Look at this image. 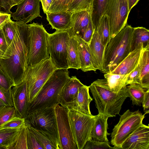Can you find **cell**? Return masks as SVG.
<instances>
[{
  "instance_id": "6da1fadb",
  "label": "cell",
  "mask_w": 149,
  "mask_h": 149,
  "mask_svg": "<svg viewBox=\"0 0 149 149\" xmlns=\"http://www.w3.org/2000/svg\"><path fill=\"white\" fill-rule=\"evenodd\" d=\"M16 22L14 39L0 58V65L11 80L13 87L24 81L29 52V25Z\"/></svg>"
},
{
  "instance_id": "7a4b0ae2",
  "label": "cell",
  "mask_w": 149,
  "mask_h": 149,
  "mask_svg": "<svg viewBox=\"0 0 149 149\" xmlns=\"http://www.w3.org/2000/svg\"><path fill=\"white\" fill-rule=\"evenodd\" d=\"M98 113L112 117L119 114L127 97L125 87L118 93L111 90L106 79H98L89 86Z\"/></svg>"
},
{
  "instance_id": "3957f363",
  "label": "cell",
  "mask_w": 149,
  "mask_h": 149,
  "mask_svg": "<svg viewBox=\"0 0 149 149\" xmlns=\"http://www.w3.org/2000/svg\"><path fill=\"white\" fill-rule=\"evenodd\" d=\"M70 78L68 69H56L29 103L28 114L37 110L59 104L61 90Z\"/></svg>"
},
{
  "instance_id": "277c9868",
  "label": "cell",
  "mask_w": 149,
  "mask_h": 149,
  "mask_svg": "<svg viewBox=\"0 0 149 149\" xmlns=\"http://www.w3.org/2000/svg\"><path fill=\"white\" fill-rule=\"evenodd\" d=\"M133 29L127 24L109 40L104 52V73L113 70L131 52Z\"/></svg>"
},
{
  "instance_id": "5b68a950",
  "label": "cell",
  "mask_w": 149,
  "mask_h": 149,
  "mask_svg": "<svg viewBox=\"0 0 149 149\" xmlns=\"http://www.w3.org/2000/svg\"><path fill=\"white\" fill-rule=\"evenodd\" d=\"M56 69L49 58L33 66H27L24 80L27 82L29 103L33 101Z\"/></svg>"
},
{
  "instance_id": "8992f818",
  "label": "cell",
  "mask_w": 149,
  "mask_h": 149,
  "mask_svg": "<svg viewBox=\"0 0 149 149\" xmlns=\"http://www.w3.org/2000/svg\"><path fill=\"white\" fill-rule=\"evenodd\" d=\"M29 52L27 66H33L49 58L47 40L49 33L43 25L29 24Z\"/></svg>"
},
{
  "instance_id": "52a82bcc",
  "label": "cell",
  "mask_w": 149,
  "mask_h": 149,
  "mask_svg": "<svg viewBox=\"0 0 149 149\" xmlns=\"http://www.w3.org/2000/svg\"><path fill=\"white\" fill-rule=\"evenodd\" d=\"M146 114L139 110L131 111L127 110L120 117L111 134V143L116 149H121L122 144L136 129L143 124Z\"/></svg>"
},
{
  "instance_id": "ba28073f",
  "label": "cell",
  "mask_w": 149,
  "mask_h": 149,
  "mask_svg": "<svg viewBox=\"0 0 149 149\" xmlns=\"http://www.w3.org/2000/svg\"><path fill=\"white\" fill-rule=\"evenodd\" d=\"M70 37L67 30L48 35L47 43L49 58L56 69H68L67 48Z\"/></svg>"
},
{
  "instance_id": "9c48e42d",
  "label": "cell",
  "mask_w": 149,
  "mask_h": 149,
  "mask_svg": "<svg viewBox=\"0 0 149 149\" xmlns=\"http://www.w3.org/2000/svg\"><path fill=\"white\" fill-rule=\"evenodd\" d=\"M68 115L73 135L78 149H83L87 141L92 139L91 132L95 116L77 111L68 110Z\"/></svg>"
},
{
  "instance_id": "30bf717a",
  "label": "cell",
  "mask_w": 149,
  "mask_h": 149,
  "mask_svg": "<svg viewBox=\"0 0 149 149\" xmlns=\"http://www.w3.org/2000/svg\"><path fill=\"white\" fill-rule=\"evenodd\" d=\"M130 12L128 0H109L104 14L108 17L110 39L127 24Z\"/></svg>"
},
{
  "instance_id": "8fae6325",
  "label": "cell",
  "mask_w": 149,
  "mask_h": 149,
  "mask_svg": "<svg viewBox=\"0 0 149 149\" xmlns=\"http://www.w3.org/2000/svg\"><path fill=\"white\" fill-rule=\"evenodd\" d=\"M55 106L29 113L25 118V123L33 127L48 132L56 137L58 140Z\"/></svg>"
},
{
  "instance_id": "7c38bea8",
  "label": "cell",
  "mask_w": 149,
  "mask_h": 149,
  "mask_svg": "<svg viewBox=\"0 0 149 149\" xmlns=\"http://www.w3.org/2000/svg\"><path fill=\"white\" fill-rule=\"evenodd\" d=\"M60 149H78L74 140L68 115V110L58 104L55 107Z\"/></svg>"
},
{
  "instance_id": "4fadbf2b",
  "label": "cell",
  "mask_w": 149,
  "mask_h": 149,
  "mask_svg": "<svg viewBox=\"0 0 149 149\" xmlns=\"http://www.w3.org/2000/svg\"><path fill=\"white\" fill-rule=\"evenodd\" d=\"M17 6L16 11L10 13L17 22L27 24L37 17H42L40 0H22Z\"/></svg>"
},
{
  "instance_id": "5bb4252c",
  "label": "cell",
  "mask_w": 149,
  "mask_h": 149,
  "mask_svg": "<svg viewBox=\"0 0 149 149\" xmlns=\"http://www.w3.org/2000/svg\"><path fill=\"white\" fill-rule=\"evenodd\" d=\"M11 94L17 116L25 118L28 114L29 103L26 81L24 80L11 89Z\"/></svg>"
},
{
  "instance_id": "9a60e30c",
  "label": "cell",
  "mask_w": 149,
  "mask_h": 149,
  "mask_svg": "<svg viewBox=\"0 0 149 149\" xmlns=\"http://www.w3.org/2000/svg\"><path fill=\"white\" fill-rule=\"evenodd\" d=\"M121 149H149V126L142 124L122 144Z\"/></svg>"
},
{
  "instance_id": "2e32d148",
  "label": "cell",
  "mask_w": 149,
  "mask_h": 149,
  "mask_svg": "<svg viewBox=\"0 0 149 149\" xmlns=\"http://www.w3.org/2000/svg\"><path fill=\"white\" fill-rule=\"evenodd\" d=\"M89 86L84 85L79 89L76 98L72 101L62 106L68 110H74L81 113L91 115L90 104L93 100L89 93Z\"/></svg>"
},
{
  "instance_id": "e0dca14e",
  "label": "cell",
  "mask_w": 149,
  "mask_h": 149,
  "mask_svg": "<svg viewBox=\"0 0 149 149\" xmlns=\"http://www.w3.org/2000/svg\"><path fill=\"white\" fill-rule=\"evenodd\" d=\"M91 20V11L90 10H83L72 13L71 26L67 30L70 37L77 36L82 38L84 33Z\"/></svg>"
},
{
  "instance_id": "ac0fdd59",
  "label": "cell",
  "mask_w": 149,
  "mask_h": 149,
  "mask_svg": "<svg viewBox=\"0 0 149 149\" xmlns=\"http://www.w3.org/2000/svg\"><path fill=\"white\" fill-rule=\"evenodd\" d=\"M143 50V45L141 43L110 73L121 74L131 73L139 63Z\"/></svg>"
},
{
  "instance_id": "d6986e66",
  "label": "cell",
  "mask_w": 149,
  "mask_h": 149,
  "mask_svg": "<svg viewBox=\"0 0 149 149\" xmlns=\"http://www.w3.org/2000/svg\"><path fill=\"white\" fill-rule=\"evenodd\" d=\"M88 44L97 70L104 73V57L106 47L102 44L96 31L94 30L92 38Z\"/></svg>"
},
{
  "instance_id": "ffe728a7",
  "label": "cell",
  "mask_w": 149,
  "mask_h": 149,
  "mask_svg": "<svg viewBox=\"0 0 149 149\" xmlns=\"http://www.w3.org/2000/svg\"><path fill=\"white\" fill-rule=\"evenodd\" d=\"M72 13L67 10L47 13V19L53 29L65 31L70 27Z\"/></svg>"
},
{
  "instance_id": "44dd1931",
  "label": "cell",
  "mask_w": 149,
  "mask_h": 149,
  "mask_svg": "<svg viewBox=\"0 0 149 149\" xmlns=\"http://www.w3.org/2000/svg\"><path fill=\"white\" fill-rule=\"evenodd\" d=\"M78 52L80 64V69L82 71H96L97 69L91 53L88 44L80 37L77 36Z\"/></svg>"
},
{
  "instance_id": "7402d4cb",
  "label": "cell",
  "mask_w": 149,
  "mask_h": 149,
  "mask_svg": "<svg viewBox=\"0 0 149 149\" xmlns=\"http://www.w3.org/2000/svg\"><path fill=\"white\" fill-rule=\"evenodd\" d=\"M84 85L76 76H72L61 90L59 104L62 106L73 101L77 97L79 88Z\"/></svg>"
},
{
  "instance_id": "603a6c76",
  "label": "cell",
  "mask_w": 149,
  "mask_h": 149,
  "mask_svg": "<svg viewBox=\"0 0 149 149\" xmlns=\"http://www.w3.org/2000/svg\"><path fill=\"white\" fill-rule=\"evenodd\" d=\"M109 118L107 116L99 113L95 116L91 132L92 140L101 142H109L107 136L110 134L107 132Z\"/></svg>"
},
{
  "instance_id": "cb8c5ba5",
  "label": "cell",
  "mask_w": 149,
  "mask_h": 149,
  "mask_svg": "<svg viewBox=\"0 0 149 149\" xmlns=\"http://www.w3.org/2000/svg\"><path fill=\"white\" fill-rule=\"evenodd\" d=\"M25 124L41 144L44 149H60L57 139L54 136L46 131L33 127Z\"/></svg>"
},
{
  "instance_id": "d4e9b609",
  "label": "cell",
  "mask_w": 149,
  "mask_h": 149,
  "mask_svg": "<svg viewBox=\"0 0 149 149\" xmlns=\"http://www.w3.org/2000/svg\"><path fill=\"white\" fill-rule=\"evenodd\" d=\"M21 128L9 129L0 127V149H13Z\"/></svg>"
},
{
  "instance_id": "484cf974",
  "label": "cell",
  "mask_w": 149,
  "mask_h": 149,
  "mask_svg": "<svg viewBox=\"0 0 149 149\" xmlns=\"http://www.w3.org/2000/svg\"><path fill=\"white\" fill-rule=\"evenodd\" d=\"M139 84L146 89H149V45L143 48L141 56Z\"/></svg>"
},
{
  "instance_id": "4316f807",
  "label": "cell",
  "mask_w": 149,
  "mask_h": 149,
  "mask_svg": "<svg viewBox=\"0 0 149 149\" xmlns=\"http://www.w3.org/2000/svg\"><path fill=\"white\" fill-rule=\"evenodd\" d=\"M78 42L77 36L70 37L68 46V62L69 68L80 69V64L78 52Z\"/></svg>"
},
{
  "instance_id": "83f0119b",
  "label": "cell",
  "mask_w": 149,
  "mask_h": 149,
  "mask_svg": "<svg viewBox=\"0 0 149 149\" xmlns=\"http://www.w3.org/2000/svg\"><path fill=\"white\" fill-rule=\"evenodd\" d=\"M141 43L143 48L149 45V30L143 27L133 28L131 42V52Z\"/></svg>"
},
{
  "instance_id": "f1b7e54d",
  "label": "cell",
  "mask_w": 149,
  "mask_h": 149,
  "mask_svg": "<svg viewBox=\"0 0 149 149\" xmlns=\"http://www.w3.org/2000/svg\"><path fill=\"white\" fill-rule=\"evenodd\" d=\"M130 73L121 74L109 72L105 73L104 76L111 90L115 92L118 93L126 86V82Z\"/></svg>"
},
{
  "instance_id": "f546056e",
  "label": "cell",
  "mask_w": 149,
  "mask_h": 149,
  "mask_svg": "<svg viewBox=\"0 0 149 149\" xmlns=\"http://www.w3.org/2000/svg\"><path fill=\"white\" fill-rule=\"evenodd\" d=\"M125 90L127 96L132 101V104L141 106L147 90L138 84L134 83L126 86Z\"/></svg>"
},
{
  "instance_id": "4dcf8cb0",
  "label": "cell",
  "mask_w": 149,
  "mask_h": 149,
  "mask_svg": "<svg viewBox=\"0 0 149 149\" xmlns=\"http://www.w3.org/2000/svg\"><path fill=\"white\" fill-rule=\"evenodd\" d=\"M109 1L93 0L91 15V21L94 30H97L100 20L104 13Z\"/></svg>"
},
{
  "instance_id": "1f68e13d",
  "label": "cell",
  "mask_w": 149,
  "mask_h": 149,
  "mask_svg": "<svg viewBox=\"0 0 149 149\" xmlns=\"http://www.w3.org/2000/svg\"><path fill=\"white\" fill-rule=\"evenodd\" d=\"M96 31L102 44L106 47L110 39L109 20L107 15L103 14L101 17Z\"/></svg>"
},
{
  "instance_id": "d6a6232c",
  "label": "cell",
  "mask_w": 149,
  "mask_h": 149,
  "mask_svg": "<svg viewBox=\"0 0 149 149\" xmlns=\"http://www.w3.org/2000/svg\"><path fill=\"white\" fill-rule=\"evenodd\" d=\"M93 0H72L69 4L67 10L72 13L83 10L91 11Z\"/></svg>"
},
{
  "instance_id": "836d02e7",
  "label": "cell",
  "mask_w": 149,
  "mask_h": 149,
  "mask_svg": "<svg viewBox=\"0 0 149 149\" xmlns=\"http://www.w3.org/2000/svg\"><path fill=\"white\" fill-rule=\"evenodd\" d=\"M2 30L8 46L13 40L16 32V22L9 19L3 26Z\"/></svg>"
},
{
  "instance_id": "e575fe53",
  "label": "cell",
  "mask_w": 149,
  "mask_h": 149,
  "mask_svg": "<svg viewBox=\"0 0 149 149\" xmlns=\"http://www.w3.org/2000/svg\"><path fill=\"white\" fill-rule=\"evenodd\" d=\"M16 116L15 110L13 106H0V127Z\"/></svg>"
},
{
  "instance_id": "d590c367",
  "label": "cell",
  "mask_w": 149,
  "mask_h": 149,
  "mask_svg": "<svg viewBox=\"0 0 149 149\" xmlns=\"http://www.w3.org/2000/svg\"><path fill=\"white\" fill-rule=\"evenodd\" d=\"M72 0H53L47 13L67 11L69 4Z\"/></svg>"
},
{
  "instance_id": "8d00e7d4",
  "label": "cell",
  "mask_w": 149,
  "mask_h": 149,
  "mask_svg": "<svg viewBox=\"0 0 149 149\" xmlns=\"http://www.w3.org/2000/svg\"><path fill=\"white\" fill-rule=\"evenodd\" d=\"M13 149H27L26 142V129L25 123L21 128Z\"/></svg>"
},
{
  "instance_id": "74e56055",
  "label": "cell",
  "mask_w": 149,
  "mask_h": 149,
  "mask_svg": "<svg viewBox=\"0 0 149 149\" xmlns=\"http://www.w3.org/2000/svg\"><path fill=\"white\" fill-rule=\"evenodd\" d=\"M26 142L27 149H44L41 144L33 134L26 125Z\"/></svg>"
},
{
  "instance_id": "f35d334b",
  "label": "cell",
  "mask_w": 149,
  "mask_h": 149,
  "mask_svg": "<svg viewBox=\"0 0 149 149\" xmlns=\"http://www.w3.org/2000/svg\"><path fill=\"white\" fill-rule=\"evenodd\" d=\"M83 149H116L111 147L109 142H103L95 141L92 139L88 141Z\"/></svg>"
},
{
  "instance_id": "ab89813d",
  "label": "cell",
  "mask_w": 149,
  "mask_h": 149,
  "mask_svg": "<svg viewBox=\"0 0 149 149\" xmlns=\"http://www.w3.org/2000/svg\"><path fill=\"white\" fill-rule=\"evenodd\" d=\"M11 89L6 91L0 87V106H13Z\"/></svg>"
},
{
  "instance_id": "60d3db41",
  "label": "cell",
  "mask_w": 149,
  "mask_h": 149,
  "mask_svg": "<svg viewBox=\"0 0 149 149\" xmlns=\"http://www.w3.org/2000/svg\"><path fill=\"white\" fill-rule=\"evenodd\" d=\"M25 119L17 116L6 122L1 127L9 129H17L22 127L24 123Z\"/></svg>"
},
{
  "instance_id": "b9f144b4",
  "label": "cell",
  "mask_w": 149,
  "mask_h": 149,
  "mask_svg": "<svg viewBox=\"0 0 149 149\" xmlns=\"http://www.w3.org/2000/svg\"><path fill=\"white\" fill-rule=\"evenodd\" d=\"M140 66L141 57L136 66L128 76L126 82V86L134 83L139 84Z\"/></svg>"
},
{
  "instance_id": "7bdbcfd3",
  "label": "cell",
  "mask_w": 149,
  "mask_h": 149,
  "mask_svg": "<svg viewBox=\"0 0 149 149\" xmlns=\"http://www.w3.org/2000/svg\"><path fill=\"white\" fill-rule=\"evenodd\" d=\"M13 87L12 83L9 77L4 72L0 65V87L8 91Z\"/></svg>"
},
{
  "instance_id": "ee69618b",
  "label": "cell",
  "mask_w": 149,
  "mask_h": 149,
  "mask_svg": "<svg viewBox=\"0 0 149 149\" xmlns=\"http://www.w3.org/2000/svg\"><path fill=\"white\" fill-rule=\"evenodd\" d=\"M94 29L92 21L90 22L88 26L85 30L82 38L85 42L88 44L92 38L94 33Z\"/></svg>"
},
{
  "instance_id": "f6af8a7d",
  "label": "cell",
  "mask_w": 149,
  "mask_h": 149,
  "mask_svg": "<svg viewBox=\"0 0 149 149\" xmlns=\"http://www.w3.org/2000/svg\"><path fill=\"white\" fill-rule=\"evenodd\" d=\"M13 7L12 0H0V12L10 14Z\"/></svg>"
},
{
  "instance_id": "bcb514c9",
  "label": "cell",
  "mask_w": 149,
  "mask_h": 149,
  "mask_svg": "<svg viewBox=\"0 0 149 149\" xmlns=\"http://www.w3.org/2000/svg\"><path fill=\"white\" fill-rule=\"evenodd\" d=\"M142 104L145 113H149V89L146 91Z\"/></svg>"
},
{
  "instance_id": "7dc6e473",
  "label": "cell",
  "mask_w": 149,
  "mask_h": 149,
  "mask_svg": "<svg viewBox=\"0 0 149 149\" xmlns=\"http://www.w3.org/2000/svg\"><path fill=\"white\" fill-rule=\"evenodd\" d=\"M8 47L2 28H0V50L4 53Z\"/></svg>"
},
{
  "instance_id": "c3c4849f",
  "label": "cell",
  "mask_w": 149,
  "mask_h": 149,
  "mask_svg": "<svg viewBox=\"0 0 149 149\" xmlns=\"http://www.w3.org/2000/svg\"><path fill=\"white\" fill-rule=\"evenodd\" d=\"M42 4L44 13L46 14L51 6L53 0H40Z\"/></svg>"
},
{
  "instance_id": "681fc988",
  "label": "cell",
  "mask_w": 149,
  "mask_h": 149,
  "mask_svg": "<svg viewBox=\"0 0 149 149\" xmlns=\"http://www.w3.org/2000/svg\"><path fill=\"white\" fill-rule=\"evenodd\" d=\"M10 14L0 12V28L11 18Z\"/></svg>"
},
{
  "instance_id": "f907efd6",
  "label": "cell",
  "mask_w": 149,
  "mask_h": 149,
  "mask_svg": "<svg viewBox=\"0 0 149 149\" xmlns=\"http://www.w3.org/2000/svg\"><path fill=\"white\" fill-rule=\"evenodd\" d=\"M129 10L130 11L132 9L137 3L139 0H128Z\"/></svg>"
},
{
  "instance_id": "816d5d0a",
  "label": "cell",
  "mask_w": 149,
  "mask_h": 149,
  "mask_svg": "<svg viewBox=\"0 0 149 149\" xmlns=\"http://www.w3.org/2000/svg\"><path fill=\"white\" fill-rule=\"evenodd\" d=\"M22 0H12L13 6L17 5Z\"/></svg>"
},
{
  "instance_id": "f5cc1de1",
  "label": "cell",
  "mask_w": 149,
  "mask_h": 149,
  "mask_svg": "<svg viewBox=\"0 0 149 149\" xmlns=\"http://www.w3.org/2000/svg\"><path fill=\"white\" fill-rule=\"evenodd\" d=\"M4 53L0 50V58H2Z\"/></svg>"
}]
</instances>
